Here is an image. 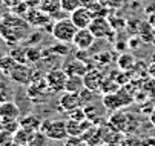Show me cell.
<instances>
[{"mask_svg": "<svg viewBox=\"0 0 155 146\" xmlns=\"http://www.w3.org/2000/svg\"><path fill=\"white\" fill-rule=\"evenodd\" d=\"M29 23L23 17L15 15L14 12L11 15H3L2 17V25H0V37H2L8 45L18 43L23 40L28 34Z\"/></svg>", "mask_w": 155, "mask_h": 146, "instance_id": "6da1fadb", "label": "cell"}, {"mask_svg": "<svg viewBox=\"0 0 155 146\" xmlns=\"http://www.w3.org/2000/svg\"><path fill=\"white\" fill-rule=\"evenodd\" d=\"M77 31H78V28L74 25V22L69 17H66V18H61V20H55L51 34L57 41L72 45V40H74Z\"/></svg>", "mask_w": 155, "mask_h": 146, "instance_id": "7a4b0ae2", "label": "cell"}, {"mask_svg": "<svg viewBox=\"0 0 155 146\" xmlns=\"http://www.w3.org/2000/svg\"><path fill=\"white\" fill-rule=\"evenodd\" d=\"M40 131L48 137V140H52V141H63V140H66L69 137L68 128H66V121L60 120V118L43 120L41 126H40Z\"/></svg>", "mask_w": 155, "mask_h": 146, "instance_id": "3957f363", "label": "cell"}, {"mask_svg": "<svg viewBox=\"0 0 155 146\" xmlns=\"http://www.w3.org/2000/svg\"><path fill=\"white\" fill-rule=\"evenodd\" d=\"M134 101V95L127 89H118L115 92L103 95V106L109 111H120L123 106H129Z\"/></svg>", "mask_w": 155, "mask_h": 146, "instance_id": "277c9868", "label": "cell"}, {"mask_svg": "<svg viewBox=\"0 0 155 146\" xmlns=\"http://www.w3.org/2000/svg\"><path fill=\"white\" fill-rule=\"evenodd\" d=\"M89 29L95 35V38L100 40H112L114 37V28L106 17H94Z\"/></svg>", "mask_w": 155, "mask_h": 146, "instance_id": "5b68a950", "label": "cell"}, {"mask_svg": "<svg viewBox=\"0 0 155 146\" xmlns=\"http://www.w3.org/2000/svg\"><path fill=\"white\" fill-rule=\"evenodd\" d=\"M66 80H68V74L64 72V69H51L45 75V81L52 94L64 92Z\"/></svg>", "mask_w": 155, "mask_h": 146, "instance_id": "8992f818", "label": "cell"}, {"mask_svg": "<svg viewBox=\"0 0 155 146\" xmlns=\"http://www.w3.org/2000/svg\"><path fill=\"white\" fill-rule=\"evenodd\" d=\"M34 69L29 68L26 63H17L15 68L12 69V72L9 74V78L18 85H23V86H28L35 80L34 78Z\"/></svg>", "mask_w": 155, "mask_h": 146, "instance_id": "52a82bcc", "label": "cell"}, {"mask_svg": "<svg viewBox=\"0 0 155 146\" xmlns=\"http://www.w3.org/2000/svg\"><path fill=\"white\" fill-rule=\"evenodd\" d=\"M69 18L78 29H83V28H89V25L94 20V14L87 6H80L69 14Z\"/></svg>", "mask_w": 155, "mask_h": 146, "instance_id": "ba28073f", "label": "cell"}, {"mask_svg": "<svg viewBox=\"0 0 155 146\" xmlns=\"http://www.w3.org/2000/svg\"><path fill=\"white\" fill-rule=\"evenodd\" d=\"M23 18L29 23V26H34V28H45L51 22V15L46 14L45 11H41L40 8H29V11L26 12Z\"/></svg>", "mask_w": 155, "mask_h": 146, "instance_id": "9c48e42d", "label": "cell"}, {"mask_svg": "<svg viewBox=\"0 0 155 146\" xmlns=\"http://www.w3.org/2000/svg\"><path fill=\"white\" fill-rule=\"evenodd\" d=\"M94 43H95V35L91 32L89 28L78 29L72 40V46L75 49H91Z\"/></svg>", "mask_w": 155, "mask_h": 146, "instance_id": "30bf717a", "label": "cell"}, {"mask_svg": "<svg viewBox=\"0 0 155 146\" xmlns=\"http://www.w3.org/2000/svg\"><path fill=\"white\" fill-rule=\"evenodd\" d=\"M58 106H60V109H63L64 112H71V111H74V109H77V108H83L78 94H75V92H68V91H64V92L60 95V98H58Z\"/></svg>", "mask_w": 155, "mask_h": 146, "instance_id": "8fae6325", "label": "cell"}, {"mask_svg": "<svg viewBox=\"0 0 155 146\" xmlns=\"http://www.w3.org/2000/svg\"><path fill=\"white\" fill-rule=\"evenodd\" d=\"M103 74L100 72V69L97 68H89L86 71V74L83 75V81H84V88H89L92 91H100V86L103 83Z\"/></svg>", "mask_w": 155, "mask_h": 146, "instance_id": "7c38bea8", "label": "cell"}, {"mask_svg": "<svg viewBox=\"0 0 155 146\" xmlns=\"http://www.w3.org/2000/svg\"><path fill=\"white\" fill-rule=\"evenodd\" d=\"M110 126H114L120 132H127L129 129V114H124L121 111H114V114H110L109 121Z\"/></svg>", "mask_w": 155, "mask_h": 146, "instance_id": "4fadbf2b", "label": "cell"}, {"mask_svg": "<svg viewBox=\"0 0 155 146\" xmlns=\"http://www.w3.org/2000/svg\"><path fill=\"white\" fill-rule=\"evenodd\" d=\"M63 69L68 75H81L83 77L89 68H87V63H83V61H80L78 58L74 57L72 60H68L63 65Z\"/></svg>", "mask_w": 155, "mask_h": 146, "instance_id": "5bb4252c", "label": "cell"}, {"mask_svg": "<svg viewBox=\"0 0 155 146\" xmlns=\"http://www.w3.org/2000/svg\"><path fill=\"white\" fill-rule=\"evenodd\" d=\"M18 117H20V109L12 100L0 103V118L3 121L5 120H18Z\"/></svg>", "mask_w": 155, "mask_h": 146, "instance_id": "9a60e30c", "label": "cell"}, {"mask_svg": "<svg viewBox=\"0 0 155 146\" xmlns=\"http://www.w3.org/2000/svg\"><path fill=\"white\" fill-rule=\"evenodd\" d=\"M138 37L144 41V43H153L155 40V29L149 25V22L146 20V22L143 23H138Z\"/></svg>", "mask_w": 155, "mask_h": 146, "instance_id": "2e32d148", "label": "cell"}, {"mask_svg": "<svg viewBox=\"0 0 155 146\" xmlns=\"http://www.w3.org/2000/svg\"><path fill=\"white\" fill-rule=\"evenodd\" d=\"M20 121V128H25V129H29V131H40V126H41V120L37 117V115H25L23 118H18Z\"/></svg>", "mask_w": 155, "mask_h": 146, "instance_id": "e0dca14e", "label": "cell"}, {"mask_svg": "<svg viewBox=\"0 0 155 146\" xmlns=\"http://www.w3.org/2000/svg\"><path fill=\"white\" fill-rule=\"evenodd\" d=\"M83 88H84V81H83V77H81V75H68L64 91L78 94Z\"/></svg>", "mask_w": 155, "mask_h": 146, "instance_id": "ac0fdd59", "label": "cell"}, {"mask_svg": "<svg viewBox=\"0 0 155 146\" xmlns=\"http://www.w3.org/2000/svg\"><path fill=\"white\" fill-rule=\"evenodd\" d=\"M15 65H17V61L9 54L0 57V72H2L3 75L9 77V74L12 72V69L15 68Z\"/></svg>", "mask_w": 155, "mask_h": 146, "instance_id": "d6986e66", "label": "cell"}, {"mask_svg": "<svg viewBox=\"0 0 155 146\" xmlns=\"http://www.w3.org/2000/svg\"><path fill=\"white\" fill-rule=\"evenodd\" d=\"M40 9L45 11L49 15H54L55 12H58L61 9V0H41Z\"/></svg>", "mask_w": 155, "mask_h": 146, "instance_id": "ffe728a7", "label": "cell"}, {"mask_svg": "<svg viewBox=\"0 0 155 146\" xmlns=\"http://www.w3.org/2000/svg\"><path fill=\"white\" fill-rule=\"evenodd\" d=\"M117 63L118 66L121 68V71H130V69H134L135 68V58L132 54H121L117 60Z\"/></svg>", "mask_w": 155, "mask_h": 146, "instance_id": "44dd1931", "label": "cell"}, {"mask_svg": "<svg viewBox=\"0 0 155 146\" xmlns=\"http://www.w3.org/2000/svg\"><path fill=\"white\" fill-rule=\"evenodd\" d=\"M95 92L97 91H92L89 88H83L80 92H78V97H80V101H81V106H86V105H91V103L95 100Z\"/></svg>", "mask_w": 155, "mask_h": 146, "instance_id": "7402d4cb", "label": "cell"}, {"mask_svg": "<svg viewBox=\"0 0 155 146\" xmlns=\"http://www.w3.org/2000/svg\"><path fill=\"white\" fill-rule=\"evenodd\" d=\"M9 55L17 61V63H28V57H26V48L23 46H15L14 49H11Z\"/></svg>", "mask_w": 155, "mask_h": 146, "instance_id": "603a6c76", "label": "cell"}, {"mask_svg": "<svg viewBox=\"0 0 155 146\" xmlns=\"http://www.w3.org/2000/svg\"><path fill=\"white\" fill-rule=\"evenodd\" d=\"M12 95H14V91L11 89V86L5 81H0V103L12 100Z\"/></svg>", "mask_w": 155, "mask_h": 146, "instance_id": "cb8c5ba5", "label": "cell"}, {"mask_svg": "<svg viewBox=\"0 0 155 146\" xmlns=\"http://www.w3.org/2000/svg\"><path fill=\"white\" fill-rule=\"evenodd\" d=\"M89 9L92 11L94 17H107V14H109V6L104 5L103 2H100V0L97 3H94Z\"/></svg>", "mask_w": 155, "mask_h": 146, "instance_id": "d4e9b609", "label": "cell"}, {"mask_svg": "<svg viewBox=\"0 0 155 146\" xmlns=\"http://www.w3.org/2000/svg\"><path fill=\"white\" fill-rule=\"evenodd\" d=\"M80 6H83L81 0H61V9L66 11L68 14H71L72 11H75Z\"/></svg>", "mask_w": 155, "mask_h": 146, "instance_id": "484cf974", "label": "cell"}, {"mask_svg": "<svg viewBox=\"0 0 155 146\" xmlns=\"http://www.w3.org/2000/svg\"><path fill=\"white\" fill-rule=\"evenodd\" d=\"M141 89L147 95H155V78L153 77H149V78L143 80L141 81Z\"/></svg>", "mask_w": 155, "mask_h": 146, "instance_id": "4316f807", "label": "cell"}, {"mask_svg": "<svg viewBox=\"0 0 155 146\" xmlns=\"http://www.w3.org/2000/svg\"><path fill=\"white\" fill-rule=\"evenodd\" d=\"M26 57H28V63H35V61H38L43 55H41V51L38 48H26Z\"/></svg>", "mask_w": 155, "mask_h": 146, "instance_id": "83f0119b", "label": "cell"}, {"mask_svg": "<svg viewBox=\"0 0 155 146\" xmlns=\"http://www.w3.org/2000/svg\"><path fill=\"white\" fill-rule=\"evenodd\" d=\"M69 43H61V41H58V43L55 46L51 48V51L57 55V57H64V55H68L69 54V48H68Z\"/></svg>", "mask_w": 155, "mask_h": 146, "instance_id": "f1b7e54d", "label": "cell"}, {"mask_svg": "<svg viewBox=\"0 0 155 146\" xmlns=\"http://www.w3.org/2000/svg\"><path fill=\"white\" fill-rule=\"evenodd\" d=\"M12 143H14V134L3 129L0 132V146H11Z\"/></svg>", "mask_w": 155, "mask_h": 146, "instance_id": "f546056e", "label": "cell"}, {"mask_svg": "<svg viewBox=\"0 0 155 146\" xmlns=\"http://www.w3.org/2000/svg\"><path fill=\"white\" fill-rule=\"evenodd\" d=\"M109 22H110V25H112L114 31H121V29L126 28V20L121 18V17H110Z\"/></svg>", "mask_w": 155, "mask_h": 146, "instance_id": "4dcf8cb0", "label": "cell"}, {"mask_svg": "<svg viewBox=\"0 0 155 146\" xmlns=\"http://www.w3.org/2000/svg\"><path fill=\"white\" fill-rule=\"evenodd\" d=\"M64 146H91V144L86 143L81 137H68L64 141Z\"/></svg>", "mask_w": 155, "mask_h": 146, "instance_id": "1f68e13d", "label": "cell"}, {"mask_svg": "<svg viewBox=\"0 0 155 146\" xmlns=\"http://www.w3.org/2000/svg\"><path fill=\"white\" fill-rule=\"evenodd\" d=\"M121 146H141V140L135 138V137H126L121 143Z\"/></svg>", "mask_w": 155, "mask_h": 146, "instance_id": "d6a6232c", "label": "cell"}, {"mask_svg": "<svg viewBox=\"0 0 155 146\" xmlns=\"http://www.w3.org/2000/svg\"><path fill=\"white\" fill-rule=\"evenodd\" d=\"M140 41H143L140 37H130V38L127 40V48H129V49H135V48H138Z\"/></svg>", "mask_w": 155, "mask_h": 146, "instance_id": "836d02e7", "label": "cell"}, {"mask_svg": "<svg viewBox=\"0 0 155 146\" xmlns=\"http://www.w3.org/2000/svg\"><path fill=\"white\" fill-rule=\"evenodd\" d=\"M23 2L29 8H40V5H41V0H23Z\"/></svg>", "mask_w": 155, "mask_h": 146, "instance_id": "e575fe53", "label": "cell"}, {"mask_svg": "<svg viewBox=\"0 0 155 146\" xmlns=\"http://www.w3.org/2000/svg\"><path fill=\"white\" fill-rule=\"evenodd\" d=\"M147 22H149V25L155 29V11H152L150 14H147Z\"/></svg>", "mask_w": 155, "mask_h": 146, "instance_id": "d590c367", "label": "cell"}, {"mask_svg": "<svg viewBox=\"0 0 155 146\" xmlns=\"http://www.w3.org/2000/svg\"><path fill=\"white\" fill-rule=\"evenodd\" d=\"M147 72L150 74V77H153V78H155V61H152V63L147 66Z\"/></svg>", "mask_w": 155, "mask_h": 146, "instance_id": "8d00e7d4", "label": "cell"}, {"mask_svg": "<svg viewBox=\"0 0 155 146\" xmlns=\"http://www.w3.org/2000/svg\"><path fill=\"white\" fill-rule=\"evenodd\" d=\"M141 146H155V138H147L141 141Z\"/></svg>", "mask_w": 155, "mask_h": 146, "instance_id": "74e56055", "label": "cell"}, {"mask_svg": "<svg viewBox=\"0 0 155 146\" xmlns=\"http://www.w3.org/2000/svg\"><path fill=\"white\" fill-rule=\"evenodd\" d=\"M40 38H41V35H40L38 32H35L34 35H31V38H29V43H31V45H34V41H37V40H40Z\"/></svg>", "mask_w": 155, "mask_h": 146, "instance_id": "f35d334b", "label": "cell"}, {"mask_svg": "<svg viewBox=\"0 0 155 146\" xmlns=\"http://www.w3.org/2000/svg\"><path fill=\"white\" fill-rule=\"evenodd\" d=\"M149 120H150V123L155 126V109H153V111H152V114L149 115Z\"/></svg>", "mask_w": 155, "mask_h": 146, "instance_id": "ab89813d", "label": "cell"}, {"mask_svg": "<svg viewBox=\"0 0 155 146\" xmlns=\"http://www.w3.org/2000/svg\"><path fill=\"white\" fill-rule=\"evenodd\" d=\"M3 129H5V128H3V120H2V118H0V132H2Z\"/></svg>", "mask_w": 155, "mask_h": 146, "instance_id": "60d3db41", "label": "cell"}, {"mask_svg": "<svg viewBox=\"0 0 155 146\" xmlns=\"http://www.w3.org/2000/svg\"><path fill=\"white\" fill-rule=\"evenodd\" d=\"M137 3H143V2H146V0H135Z\"/></svg>", "mask_w": 155, "mask_h": 146, "instance_id": "b9f144b4", "label": "cell"}, {"mask_svg": "<svg viewBox=\"0 0 155 146\" xmlns=\"http://www.w3.org/2000/svg\"><path fill=\"white\" fill-rule=\"evenodd\" d=\"M101 146H112V144H106V143H103V144H101Z\"/></svg>", "mask_w": 155, "mask_h": 146, "instance_id": "7bdbcfd3", "label": "cell"}]
</instances>
